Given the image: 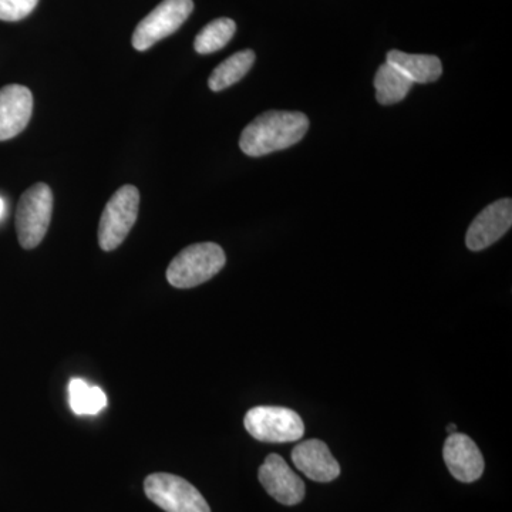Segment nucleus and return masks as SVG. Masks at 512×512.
<instances>
[{
	"instance_id": "obj_15",
	"label": "nucleus",
	"mask_w": 512,
	"mask_h": 512,
	"mask_svg": "<svg viewBox=\"0 0 512 512\" xmlns=\"http://www.w3.org/2000/svg\"><path fill=\"white\" fill-rule=\"evenodd\" d=\"M413 83L392 64L383 63L375 76L376 99L382 106L399 103L412 90Z\"/></svg>"
},
{
	"instance_id": "obj_5",
	"label": "nucleus",
	"mask_w": 512,
	"mask_h": 512,
	"mask_svg": "<svg viewBox=\"0 0 512 512\" xmlns=\"http://www.w3.org/2000/svg\"><path fill=\"white\" fill-rule=\"evenodd\" d=\"M148 500L165 512H211L204 495L185 478L154 473L144 481Z\"/></svg>"
},
{
	"instance_id": "obj_18",
	"label": "nucleus",
	"mask_w": 512,
	"mask_h": 512,
	"mask_svg": "<svg viewBox=\"0 0 512 512\" xmlns=\"http://www.w3.org/2000/svg\"><path fill=\"white\" fill-rule=\"evenodd\" d=\"M39 0H0V20L19 22L28 18L35 10Z\"/></svg>"
},
{
	"instance_id": "obj_1",
	"label": "nucleus",
	"mask_w": 512,
	"mask_h": 512,
	"mask_svg": "<svg viewBox=\"0 0 512 512\" xmlns=\"http://www.w3.org/2000/svg\"><path fill=\"white\" fill-rule=\"evenodd\" d=\"M309 130V119L298 111H266L245 127L239 138L242 153L262 157L295 146Z\"/></svg>"
},
{
	"instance_id": "obj_8",
	"label": "nucleus",
	"mask_w": 512,
	"mask_h": 512,
	"mask_svg": "<svg viewBox=\"0 0 512 512\" xmlns=\"http://www.w3.org/2000/svg\"><path fill=\"white\" fill-rule=\"evenodd\" d=\"M258 478L266 493L279 504L293 507L301 504L305 498L306 488L302 478L293 473L288 463L278 454H269L265 458L264 464L259 467Z\"/></svg>"
},
{
	"instance_id": "obj_16",
	"label": "nucleus",
	"mask_w": 512,
	"mask_h": 512,
	"mask_svg": "<svg viewBox=\"0 0 512 512\" xmlns=\"http://www.w3.org/2000/svg\"><path fill=\"white\" fill-rule=\"evenodd\" d=\"M70 407L79 416H94L107 407V396L100 387L86 380L73 379L69 384Z\"/></svg>"
},
{
	"instance_id": "obj_3",
	"label": "nucleus",
	"mask_w": 512,
	"mask_h": 512,
	"mask_svg": "<svg viewBox=\"0 0 512 512\" xmlns=\"http://www.w3.org/2000/svg\"><path fill=\"white\" fill-rule=\"evenodd\" d=\"M53 212V192L49 185H32L20 197L16 210V231L20 245L36 248L46 237Z\"/></svg>"
},
{
	"instance_id": "obj_2",
	"label": "nucleus",
	"mask_w": 512,
	"mask_h": 512,
	"mask_svg": "<svg viewBox=\"0 0 512 512\" xmlns=\"http://www.w3.org/2000/svg\"><path fill=\"white\" fill-rule=\"evenodd\" d=\"M227 262L224 249L214 242H201L180 252L167 269V281L174 288L191 289L220 274Z\"/></svg>"
},
{
	"instance_id": "obj_19",
	"label": "nucleus",
	"mask_w": 512,
	"mask_h": 512,
	"mask_svg": "<svg viewBox=\"0 0 512 512\" xmlns=\"http://www.w3.org/2000/svg\"><path fill=\"white\" fill-rule=\"evenodd\" d=\"M6 214V202L3 200L2 197H0V220H2L3 217H5Z\"/></svg>"
},
{
	"instance_id": "obj_13",
	"label": "nucleus",
	"mask_w": 512,
	"mask_h": 512,
	"mask_svg": "<svg viewBox=\"0 0 512 512\" xmlns=\"http://www.w3.org/2000/svg\"><path fill=\"white\" fill-rule=\"evenodd\" d=\"M386 62L396 67L413 84L437 82L443 74V64L437 56L409 55L400 50H390Z\"/></svg>"
},
{
	"instance_id": "obj_4",
	"label": "nucleus",
	"mask_w": 512,
	"mask_h": 512,
	"mask_svg": "<svg viewBox=\"0 0 512 512\" xmlns=\"http://www.w3.org/2000/svg\"><path fill=\"white\" fill-rule=\"evenodd\" d=\"M140 208V192L134 185H123L114 192L113 197L101 214L99 225V244L103 251H114L123 244L136 224Z\"/></svg>"
},
{
	"instance_id": "obj_6",
	"label": "nucleus",
	"mask_w": 512,
	"mask_h": 512,
	"mask_svg": "<svg viewBox=\"0 0 512 512\" xmlns=\"http://www.w3.org/2000/svg\"><path fill=\"white\" fill-rule=\"evenodd\" d=\"M244 426L255 440L262 443H292L301 440L305 434L301 416L286 407H254L245 416Z\"/></svg>"
},
{
	"instance_id": "obj_10",
	"label": "nucleus",
	"mask_w": 512,
	"mask_h": 512,
	"mask_svg": "<svg viewBox=\"0 0 512 512\" xmlns=\"http://www.w3.org/2000/svg\"><path fill=\"white\" fill-rule=\"evenodd\" d=\"M443 457L451 476L461 483H474L483 476L485 468L483 454L477 444L466 434H450L444 443Z\"/></svg>"
},
{
	"instance_id": "obj_9",
	"label": "nucleus",
	"mask_w": 512,
	"mask_h": 512,
	"mask_svg": "<svg viewBox=\"0 0 512 512\" xmlns=\"http://www.w3.org/2000/svg\"><path fill=\"white\" fill-rule=\"evenodd\" d=\"M512 225V201L510 198L495 201L488 205L471 222L466 235V245L470 251H483L510 231Z\"/></svg>"
},
{
	"instance_id": "obj_11",
	"label": "nucleus",
	"mask_w": 512,
	"mask_h": 512,
	"mask_svg": "<svg viewBox=\"0 0 512 512\" xmlns=\"http://www.w3.org/2000/svg\"><path fill=\"white\" fill-rule=\"evenodd\" d=\"M33 96L25 86L9 84L0 89V141L19 136L32 119Z\"/></svg>"
},
{
	"instance_id": "obj_12",
	"label": "nucleus",
	"mask_w": 512,
	"mask_h": 512,
	"mask_svg": "<svg viewBox=\"0 0 512 512\" xmlns=\"http://www.w3.org/2000/svg\"><path fill=\"white\" fill-rule=\"evenodd\" d=\"M292 461L299 471L316 483H330L340 476V466L329 447L320 440H306L292 451Z\"/></svg>"
},
{
	"instance_id": "obj_14",
	"label": "nucleus",
	"mask_w": 512,
	"mask_h": 512,
	"mask_svg": "<svg viewBox=\"0 0 512 512\" xmlns=\"http://www.w3.org/2000/svg\"><path fill=\"white\" fill-rule=\"evenodd\" d=\"M255 63L254 50H242L235 53L227 60H224L220 66L215 67L211 73L208 86L212 92H222L228 87L234 86L239 80L244 79L245 74L252 69Z\"/></svg>"
},
{
	"instance_id": "obj_20",
	"label": "nucleus",
	"mask_w": 512,
	"mask_h": 512,
	"mask_svg": "<svg viewBox=\"0 0 512 512\" xmlns=\"http://www.w3.org/2000/svg\"><path fill=\"white\" fill-rule=\"evenodd\" d=\"M447 431L450 434L457 433V426H456V424H448Z\"/></svg>"
},
{
	"instance_id": "obj_17",
	"label": "nucleus",
	"mask_w": 512,
	"mask_h": 512,
	"mask_svg": "<svg viewBox=\"0 0 512 512\" xmlns=\"http://www.w3.org/2000/svg\"><path fill=\"white\" fill-rule=\"evenodd\" d=\"M235 32H237V25L234 20L228 18L212 20L195 37V52L200 55H211V53L218 52L231 42Z\"/></svg>"
},
{
	"instance_id": "obj_7",
	"label": "nucleus",
	"mask_w": 512,
	"mask_h": 512,
	"mask_svg": "<svg viewBox=\"0 0 512 512\" xmlns=\"http://www.w3.org/2000/svg\"><path fill=\"white\" fill-rule=\"evenodd\" d=\"M192 10V0H163L150 15L138 23L131 39L134 49L144 52L165 37L173 35L190 18Z\"/></svg>"
}]
</instances>
